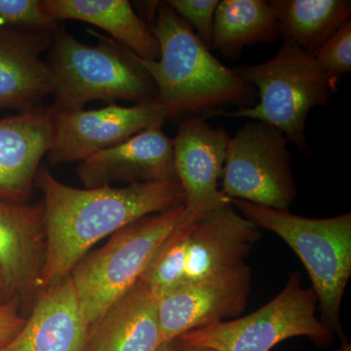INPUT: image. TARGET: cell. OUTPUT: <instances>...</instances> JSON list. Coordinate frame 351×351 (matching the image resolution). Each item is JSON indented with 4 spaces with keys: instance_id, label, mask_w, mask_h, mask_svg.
I'll return each instance as SVG.
<instances>
[{
    "instance_id": "6da1fadb",
    "label": "cell",
    "mask_w": 351,
    "mask_h": 351,
    "mask_svg": "<svg viewBox=\"0 0 351 351\" xmlns=\"http://www.w3.org/2000/svg\"><path fill=\"white\" fill-rule=\"evenodd\" d=\"M34 186L43 193L45 221L41 292L71 276L85 254L108 235L184 202L179 181L76 189L60 182L44 165Z\"/></svg>"
},
{
    "instance_id": "7a4b0ae2",
    "label": "cell",
    "mask_w": 351,
    "mask_h": 351,
    "mask_svg": "<svg viewBox=\"0 0 351 351\" xmlns=\"http://www.w3.org/2000/svg\"><path fill=\"white\" fill-rule=\"evenodd\" d=\"M149 25L160 55L156 61L136 57L152 76L167 120H206L226 108L257 104L255 88L218 61L165 1H157Z\"/></svg>"
},
{
    "instance_id": "3957f363",
    "label": "cell",
    "mask_w": 351,
    "mask_h": 351,
    "mask_svg": "<svg viewBox=\"0 0 351 351\" xmlns=\"http://www.w3.org/2000/svg\"><path fill=\"white\" fill-rule=\"evenodd\" d=\"M97 45L77 40L62 25L53 34L46 61L53 77L55 112L83 110L87 103L156 100L152 76L130 50L112 38L88 29Z\"/></svg>"
},
{
    "instance_id": "277c9868",
    "label": "cell",
    "mask_w": 351,
    "mask_h": 351,
    "mask_svg": "<svg viewBox=\"0 0 351 351\" xmlns=\"http://www.w3.org/2000/svg\"><path fill=\"white\" fill-rule=\"evenodd\" d=\"M232 203L258 228L278 235L301 258L317 295L320 320L346 343L341 309L351 276V214L311 219L244 200Z\"/></svg>"
},
{
    "instance_id": "5b68a950",
    "label": "cell",
    "mask_w": 351,
    "mask_h": 351,
    "mask_svg": "<svg viewBox=\"0 0 351 351\" xmlns=\"http://www.w3.org/2000/svg\"><path fill=\"white\" fill-rule=\"evenodd\" d=\"M232 71L257 88L260 101L225 115L276 127L302 154H311L306 135L307 117L314 108L331 104L337 78L328 75L313 55L286 39L269 61L235 66Z\"/></svg>"
},
{
    "instance_id": "8992f818",
    "label": "cell",
    "mask_w": 351,
    "mask_h": 351,
    "mask_svg": "<svg viewBox=\"0 0 351 351\" xmlns=\"http://www.w3.org/2000/svg\"><path fill=\"white\" fill-rule=\"evenodd\" d=\"M184 221V203H178L125 226L103 248L78 263L69 276L91 331L142 278Z\"/></svg>"
},
{
    "instance_id": "52a82bcc",
    "label": "cell",
    "mask_w": 351,
    "mask_h": 351,
    "mask_svg": "<svg viewBox=\"0 0 351 351\" xmlns=\"http://www.w3.org/2000/svg\"><path fill=\"white\" fill-rule=\"evenodd\" d=\"M317 304L313 287L304 288L301 274L292 272L282 291L255 313L189 331L176 341L217 351H269L286 339L306 337L326 348L336 335L316 316Z\"/></svg>"
},
{
    "instance_id": "ba28073f",
    "label": "cell",
    "mask_w": 351,
    "mask_h": 351,
    "mask_svg": "<svg viewBox=\"0 0 351 351\" xmlns=\"http://www.w3.org/2000/svg\"><path fill=\"white\" fill-rule=\"evenodd\" d=\"M289 143L276 127L246 122L228 140L221 191L230 199L289 211L297 195Z\"/></svg>"
},
{
    "instance_id": "9c48e42d",
    "label": "cell",
    "mask_w": 351,
    "mask_h": 351,
    "mask_svg": "<svg viewBox=\"0 0 351 351\" xmlns=\"http://www.w3.org/2000/svg\"><path fill=\"white\" fill-rule=\"evenodd\" d=\"M167 114L157 100L142 101L133 107L110 104L99 110L55 112L48 152L50 162H76L97 152L117 147L141 131L163 125Z\"/></svg>"
},
{
    "instance_id": "30bf717a",
    "label": "cell",
    "mask_w": 351,
    "mask_h": 351,
    "mask_svg": "<svg viewBox=\"0 0 351 351\" xmlns=\"http://www.w3.org/2000/svg\"><path fill=\"white\" fill-rule=\"evenodd\" d=\"M230 136L205 119L180 122L174 143L176 174L184 193V218L197 221L232 199L219 189Z\"/></svg>"
},
{
    "instance_id": "8fae6325",
    "label": "cell",
    "mask_w": 351,
    "mask_h": 351,
    "mask_svg": "<svg viewBox=\"0 0 351 351\" xmlns=\"http://www.w3.org/2000/svg\"><path fill=\"white\" fill-rule=\"evenodd\" d=\"M251 288L246 265L223 276L184 283L157 300L164 343L243 313Z\"/></svg>"
},
{
    "instance_id": "7c38bea8",
    "label": "cell",
    "mask_w": 351,
    "mask_h": 351,
    "mask_svg": "<svg viewBox=\"0 0 351 351\" xmlns=\"http://www.w3.org/2000/svg\"><path fill=\"white\" fill-rule=\"evenodd\" d=\"M260 237V228L237 213L232 201L205 214L191 223L184 283L223 276L243 267Z\"/></svg>"
},
{
    "instance_id": "4fadbf2b",
    "label": "cell",
    "mask_w": 351,
    "mask_h": 351,
    "mask_svg": "<svg viewBox=\"0 0 351 351\" xmlns=\"http://www.w3.org/2000/svg\"><path fill=\"white\" fill-rule=\"evenodd\" d=\"M77 175L86 189L114 182L178 181L173 138L160 124L149 127L117 147L88 157L78 165Z\"/></svg>"
},
{
    "instance_id": "5bb4252c",
    "label": "cell",
    "mask_w": 351,
    "mask_h": 351,
    "mask_svg": "<svg viewBox=\"0 0 351 351\" xmlns=\"http://www.w3.org/2000/svg\"><path fill=\"white\" fill-rule=\"evenodd\" d=\"M51 106L0 120V203L25 204L52 142Z\"/></svg>"
},
{
    "instance_id": "9a60e30c",
    "label": "cell",
    "mask_w": 351,
    "mask_h": 351,
    "mask_svg": "<svg viewBox=\"0 0 351 351\" xmlns=\"http://www.w3.org/2000/svg\"><path fill=\"white\" fill-rule=\"evenodd\" d=\"M45 253L43 201L34 204L0 203V272L9 294L25 306L41 293Z\"/></svg>"
},
{
    "instance_id": "2e32d148",
    "label": "cell",
    "mask_w": 351,
    "mask_h": 351,
    "mask_svg": "<svg viewBox=\"0 0 351 351\" xmlns=\"http://www.w3.org/2000/svg\"><path fill=\"white\" fill-rule=\"evenodd\" d=\"M91 328L71 276L39 294L31 316L0 351H86Z\"/></svg>"
},
{
    "instance_id": "e0dca14e",
    "label": "cell",
    "mask_w": 351,
    "mask_h": 351,
    "mask_svg": "<svg viewBox=\"0 0 351 351\" xmlns=\"http://www.w3.org/2000/svg\"><path fill=\"white\" fill-rule=\"evenodd\" d=\"M54 34L0 29V110L25 112L52 95V75L41 55Z\"/></svg>"
},
{
    "instance_id": "ac0fdd59",
    "label": "cell",
    "mask_w": 351,
    "mask_h": 351,
    "mask_svg": "<svg viewBox=\"0 0 351 351\" xmlns=\"http://www.w3.org/2000/svg\"><path fill=\"white\" fill-rule=\"evenodd\" d=\"M162 343L157 300L141 278L92 329L86 351H156Z\"/></svg>"
},
{
    "instance_id": "d6986e66",
    "label": "cell",
    "mask_w": 351,
    "mask_h": 351,
    "mask_svg": "<svg viewBox=\"0 0 351 351\" xmlns=\"http://www.w3.org/2000/svg\"><path fill=\"white\" fill-rule=\"evenodd\" d=\"M41 7L60 22L80 21L100 27L141 59L156 61L160 55L151 27L128 0H41Z\"/></svg>"
},
{
    "instance_id": "ffe728a7",
    "label": "cell",
    "mask_w": 351,
    "mask_h": 351,
    "mask_svg": "<svg viewBox=\"0 0 351 351\" xmlns=\"http://www.w3.org/2000/svg\"><path fill=\"white\" fill-rule=\"evenodd\" d=\"M282 38L276 10L267 0H223L215 14L212 49L239 60L247 46Z\"/></svg>"
},
{
    "instance_id": "44dd1931",
    "label": "cell",
    "mask_w": 351,
    "mask_h": 351,
    "mask_svg": "<svg viewBox=\"0 0 351 351\" xmlns=\"http://www.w3.org/2000/svg\"><path fill=\"white\" fill-rule=\"evenodd\" d=\"M282 38L313 55L350 21V0H271Z\"/></svg>"
},
{
    "instance_id": "7402d4cb",
    "label": "cell",
    "mask_w": 351,
    "mask_h": 351,
    "mask_svg": "<svg viewBox=\"0 0 351 351\" xmlns=\"http://www.w3.org/2000/svg\"><path fill=\"white\" fill-rule=\"evenodd\" d=\"M191 223L184 219L182 225L166 240L142 277L156 300L186 281Z\"/></svg>"
},
{
    "instance_id": "603a6c76",
    "label": "cell",
    "mask_w": 351,
    "mask_h": 351,
    "mask_svg": "<svg viewBox=\"0 0 351 351\" xmlns=\"http://www.w3.org/2000/svg\"><path fill=\"white\" fill-rule=\"evenodd\" d=\"M62 25L43 10L41 0H0V29L54 34Z\"/></svg>"
},
{
    "instance_id": "cb8c5ba5",
    "label": "cell",
    "mask_w": 351,
    "mask_h": 351,
    "mask_svg": "<svg viewBox=\"0 0 351 351\" xmlns=\"http://www.w3.org/2000/svg\"><path fill=\"white\" fill-rule=\"evenodd\" d=\"M165 2L193 31L195 29L197 38L212 50L215 14L219 0H167Z\"/></svg>"
},
{
    "instance_id": "d4e9b609",
    "label": "cell",
    "mask_w": 351,
    "mask_h": 351,
    "mask_svg": "<svg viewBox=\"0 0 351 351\" xmlns=\"http://www.w3.org/2000/svg\"><path fill=\"white\" fill-rule=\"evenodd\" d=\"M321 69L337 78L351 71V21L345 23L313 55Z\"/></svg>"
},
{
    "instance_id": "484cf974",
    "label": "cell",
    "mask_w": 351,
    "mask_h": 351,
    "mask_svg": "<svg viewBox=\"0 0 351 351\" xmlns=\"http://www.w3.org/2000/svg\"><path fill=\"white\" fill-rule=\"evenodd\" d=\"M17 300L0 302V350L9 345L25 326L27 318L18 311Z\"/></svg>"
},
{
    "instance_id": "4316f807",
    "label": "cell",
    "mask_w": 351,
    "mask_h": 351,
    "mask_svg": "<svg viewBox=\"0 0 351 351\" xmlns=\"http://www.w3.org/2000/svg\"><path fill=\"white\" fill-rule=\"evenodd\" d=\"M176 343H177L176 351H217L213 350V348H202V346L182 345V343H178L177 341H176Z\"/></svg>"
},
{
    "instance_id": "83f0119b",
    "label": "cell",
    "mask_w": 351,
    "mask_h": 351,
    "mask_svg": "<svg viewBox=\"0 0 351 351\" xmlns=\"http://www.w3.org/2000/svg\"><path fill=\"white\" fill-rule=\"evenodd\" d=\"M8 289H7L5 281H4L3 276H2L1 272H0V302H2L4 295H8Z\"/></svg>"
},
{
    "instance_id": "f1b7e54d",
    "label": "cell",
    "mask_w": 351,
    "mask_h": 351,
    "mask_svg": "<svg viewBox=\"0 0 351 351\" xmlns=\"http://www.w3.org/2000/svg\"><path fill=\"white\" fill-rule=\"evenodd\" d=\"M176 346H177L176 341L164 343L156 351H176Z\"/></svg>"
},
{
    "instance_id": "f546056e",
    "label": "cell",
    "mask_w": 351,
    "mask_h": 351,
    "mask_svg": "<svg viewBox=\"0 0 351 351\" xmlns=\"http://www.w3.org/2000/svg\"><path fill=\"white\" fill-rule=\"evenodd\" d=\"M329 351H351V343L350 341H346V343H343L341 348H337L335 350H329Z\"/></svg>"
}]
</instances>
